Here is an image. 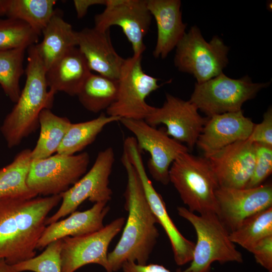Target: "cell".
<instances>
[{
	"label": "cell",
	"mask_w": 272,
	"mask_h": 272,
	"mask_svg": "<svg viewBox=\"0 0 272 272\" xmlns=\"http://www.w3.org/2000/svg\"><path fill=\"white\" fill-rule=\"evenodd\" d=\"M269 82L253 83L247 75L238 79L223 73L200 84H195L189 101L208 117L241 110L246 101L254 98Z\"/></svg>",
	"instance_id": "cell-7"
},
{
	"label": "cell",
	"mask_w": 272,
	"mask_h": 272,
	"mask_svg": "<svg viewBox=\"0 0 272 272\" xmlns=\"http://www.w3.org/2000/svg\"><path fill=\"white\" fill-rule=\"evenodd\" d=\"M257 263L272 272V235L258 241L250 251Z\"/></svg>",
	"instance_id": "cell-35"
},
{
	"label": "cell",
	"mask_w": 272,
	"mask_h": 272,
	"mask_svg": "<svg viewBox=\"0 0 272 272\" xmlns=\"http://www.w3.org/2000/svg\"><path fill=\"white\" fill-rule=\"evenodd\" d=\"M121 161L127 175L123 195L128 216L120 239L108 253L111 272L121 269L125 262L146 264L159 236L156 226L158 221L147 200L141 179L123 151Z\"/></svg>",
	"instance_id": "cell-2"
},
{
	"label": "cell",
	"mask_w": 272,
	"mask_h": 272,
	"mask_svg": "<svg viewBox=\"0 0 272 272\" xmlns=\"http://www.w3.org/2000/svg\"><path fill=\"white\" fill-rule=\"evenodd\" d=\"M125 221V218L119 217L93 233L62 239L61 272H75L90 263L100 265L106 272H111L108 261V247Z\"/></svg>",
	"instance_id": "cell-12"
},
{
	"label": "cell",
	"mask_w": 272,
	"mask_h": 272,
	"mask_svg": "<svg viewBox=\"0 0 272 272\" xmlns=\"http://www.w3.org/2000/svg\"><path fill=\"white\" fill-rule=\"evenodd\" d=\"M107 203H95L87 210L75 211L65 219L48 225L38 242L37 249L67 236H80L100 230L104 226L103 220L110 210Z\"/></svg>",
	"instance_id": "cell-21"
},
{
	"label": "cell",
	"mask_w": 272,
	"mask_h": 272,
	"mask_svg": "<svg viewBox=\"0 0 272 272\" xmlns=\"http://www.w3.org/2000/svg\"><path fill=\"white\" fill-rule=\"evenodd\" d=\"M61 200L60 194L0 197V259L14 265L35 256L47 216Z\"/></svg>",
	"instance_id": "cell-1"
},
{
	"label": "cell",
	"mask_w": 272,
	"mask_h": 272,
	"mask_svg": "<svg viewBox=\"0 0 272 272\" xmlns=\"http://www.w3.org/2000/svg\"><path fill=\"white\" fill-rule=\"evenodd\" d=\"M119 121L134 135L140 151L149 153L147 167L153 179L167 185L171 164L180 155L188 152V148L144 119L122 118Z\"/></svg>",
	"instance_id": "cell-11"
},
{
	"label": "cell",
	"mask_w": 272,
	"mask_h": 272,
	"mask_svg": "<svg viewBox=\"0 0 272 272\" xmlns=\"http://www.w3.org/2000/svg\"><path fill=\"white\" fill-rule=\"evenodd\" d=\"M104 11L95 15L94 28L102 32L110 27H120L131 45L133 55H142L146 49L144 38L152 16L147 0H106Z\"/></svg>",
	"instance_id": "cell-13"
},
{
	"label": "cell",
	"mask_w": 272,
	"mask_h": 272,
	"mask_svg": "<svg viewBox=\"0 0 272 272\" xmlns=\"http://www.w3.org/2000/svg\"><path fill=\"white\" fill-rule=\"evenodd\" d=\"M123 150L139 175L146 198L158 223L163 227L169 239L176 263L183 265L190 262L195 243L182 235L169 216L162 196L155 190L148 177L141 151L136 141L133 140L127 141Z\"/></svg>",
	"instance_id": "cell-14"
},
{
	"label": "cell",
	"mask_w": 272,
	"mask_h": 272,
	"mask_svg": "<svg viewBox=\"0 0 272 272\" xmlns=\"http://www.w3.org/2000/svg\"><path fill=\"white\" fill-rule=\"evenodd\" d=\"M122 272H171L162 265L149 264L141 265L134 262H125L121 267ZM177 272H181L178 270Z\"/></svg>",
	"instance_id": "cell-36"
},
{
	"label": "cell",
	"mask_w": 272,
	"mask_h": 272,
	"mask_svg": "<svg viewBox=\"0 0 272 272\" xmlns=\"http://www.w3.org/2000/svg\"><path fill=\"white\" fill-rule=\"evenodd\" d=\"M248 140L253 143L272 147L271 107H269L264 113L261 122L255 124Z\"/></svg>",
	"instance_id": "cell-34"
},
{
	"label": "cell",
	"mask_w": 272,
	"mask_h": 272,
	"mask_svg": "<svg viewBox=\"0 0 272 272\" xmlns=\"http://www.w3.org/2000/svg\"><path fill=\"white\" fill-rule=\"evenodd\" d=\"M0 272H17L12 265L8 264L4 259H0Z\"/></svg>",
	"instance_id": "cell-38"
},
{
	"label": "cell",
	"mask_w": 272,
	"mask_h": 272,
	"mask_svg": "<svg viewBox=\"0 0 272 272\" xmlns=\"http://www.w3.org/2000/svg\"><path fill=\"white\" fill-rule=\"evenodd\" d=\"M26 81L19 98L5 118L1 132L9 148L20 144L39 126V117L44 109L52 107L55 93L48 90L46 70L35 44L28 48Z\"/></svg>",
	"instance_id": "cell-3"
},
{
	"label": "cell",
	"mask_w": 272,
	"mask_h": 272,
	"mask_svg": "<svg viewBox=\"0 0 272 272\" xmlns=\"http://www.w3.org/2000/svg\"><path fill=\"white\" fill-rule=\"evenodd\" d=\"M147 7L157 26L153 51L155 58L164 59L176 47L185 32L180 0H147Z\"/></svg>",
	"instance_id": "cell-20"
},
{
	"label": "cell",
	"mask_w": 272,
	"mask_h": 272,
	"mask_svg": "<svg viewBox=\"0 0 272 272\" xmlns=\"http://www.w3.org/2000/svg\"><path fill=\"white\" fill-rule=\"evenodd\" d=\"M196 106L189 100L184 101L167 93L166 99L160 107H153L145 119L155 127L160 124L166 125V133L179 142L185 143L192 149L196 145L207 121Z\"/></svg>",
	"instance_id": "cell-15"
},
{
	"label": "cell",
	"mask_w": 272,
	"mask_h": 272,
	"mask_svg": "<svg viewBox=\"0 0 272 272\" xmlns=\"http://www.w3.org/2000/svg\"><path fill=\"white\" fill-rule=\"evenodd\" d=\"M42 41L35 46L46 71L59 58L78 45L77 31L66 22L61 13H54L43 30Z\"/></svg>",
	"instance_id": "cell-23"
},
{
	"label": "cell",
	"mask_w": 272,
	"mask_h": 272,
	"mask_svg": "<svg viewBox=\"0 0 272 272\" xmlns=\"http://www.w3.org/2000/svg\"><path fill=\"white\" fill-rule=\"evenodd\" d=\"M270 235H272V207L249 217L229 233L233 243L249 252L258 241Z\"/></svg>",
	"instance_id": "cell-29"
},
{
	"label": "cell",
	"mask_w": 272,
	"mask_h": 272,
	"mask_svg": "<svg viewBox=\"0 0 272 272\" xmlns=\"http://www.w3.org/2000/svg\"><path fill=\"white\" fill-rule=\"evenodd\" d=\"M216 196L217 215L230 232L249 217L272 207L270 184L243 188L219 186Z\"/></svg>",
	"instance_id": "cell-16"
},
{
	"label": "cell",
	"mask_w": 272,
	"mask_h": 272,
	"mask_svg": "<svg viewBox=\"0 0 272 272\" xmlns=\"http://www.w3.org/2000/svg\"><path fill=\"white\" fill-rule=\"evenodd\" d=\"M91 73L87 61L78 47L71 49L46 71V80L49 90L55 94L63 92L77 96Z\"/></svg>",
	"instance_id": "cell-22"
},
{
	"label": "cell",
	"mask_w": 272,
	"mask_h": 272,
	"mask_svg": "<svg viewBox=\"0 0 272 272\" xmlns=\"http://www.w3.org/2000/svg\"><path fill=\"white\" fill-rule=\"evenodd\" d=\"M255 160L251 177L246 188L258 186L272 172V147L254 143Z\"/></svg>",
	"instance_id": "cell-33"
},
{
	"label": "cell",
	"mask_w": 272,
	"mask_h": 272,
	"mask_svg": "<svg viewBox=\"0 0 272 272\" xmlns=\"http://www.w3.org/2000/svg\"><path fill=\"white\" fill-rule=\"evenodd\" d=\"M62 244V239L54 241L39 255L12 265L17 272H61Z\"/></svg>",
	"instance_id": "cell-32"
},
{
	"label": "cell",
	"mask_w": 272,
	"mask_h": 272,
	"mask_svg": "<svg viewBox=\"0 0 272 272\" xmlns=\"http://www.w3.org/2000/svg\"><path fill=\"white\" fill-rule=\"evenodd\" d=\"M169 176L188 210L217 214L216 191L219 185L206 158L184 153L171 164Z\"/></svg>",
	"instance_id": "cell-4"
},
{
	"label": "cell",
	"mask_w": 272,
	"mask_h": 272,
	"mask_svg": "<svg viewBox=\"0 0 272 272\" xmlns=\"http://www.w3.org/2000/svg\"><path fill=\"white\" fill-rule=\"evenodd\" d=\"M8 0H0V17L6 16Z\"/></svg>",
	"instance_id": "cell-39"
},
{
	"label": "cell",
	"mask_w": 272,
	"mask_h": 272,
	"mask_svg": "<svg viewBox=\"0 0 272 272\" xmlns=\"http://www.w3.org/2000/svg\"><path fill=\"white\" fill-rule=\"evenodd\" d=\"M117 116L106 115L101 113L92 120L71 123L58 150L57 154L70 156L80 152L91 144L98 135L107 125L119 121Z\"/></svg>",
	"instance_id": "cell-25"
},
{
	"label": "cell",
	"mask_w": 272,
	"mask_h": 272,
	"mask_svg": "<svg viewBox=\"0 0 272 272\" xmlns=\"http://www.w3.org/2000/svg\"><path fill=\"white\" fill-rule=\"evenodd\" d=\"M54 0H8L6 16L22 21L40 35L55 10Z\"/></svg>",
	"instance_id": "cell-28"
},
{
	"label": "cell",
	"mask_w": 272,
	"mask_h": 272,
	"mask_svg": "<svg viewBox=\"0 0 272 272\" xmlns=\"http://www.w3.org/2000/svg\"><path fill=\"white\" fill-rule=\"evenodd\" d=\"M87 152L70 156L56 154L32 161L27 178L28 187L38 195H59L75 184L87 172Z\"/></svg>",
	"instance_id": "cell-9"
},
{
	"label": "cell",
	"mask_w": 272,
	"mask_h": 272,
	"mask_svg": "<svg viewBox=\"0 0 272 272\" xmlns=\"http://www.w3.org/2000/svg\"><path fill=\"white\" fill-rule=\"evenodd\" d=\"M78 48L91 71L117 80L124 58L114 49L109 31L102 32L94 27L77 32Z\"/></svg>",
	"instance_id": "cell-19"
},
{
	"label": "cell",
	"mask_w": 272,
	"mask_h": 272,
	"mask_svg": "<svg viewBox=\"0 0 272 272\" xmlns=\"http://www.w3.org/2000/svg\"><path fill=\"white\" fill-rule=\"evenodd\" d=\"M26 48L0 51V85L11 101L16 103L21 94L20 80L24 73Z\"/></svg>",
	"instance_id": "cell-30"
},
{
	"label": "cell",
	"mask_w": 272,
	"mask_h": 272,
	"mask_svg": "<svg viewBox=\"0 0 272 272\" xmlns=\"http://www.w3.org/2000/svg\"><path fill=\"white\" fill-rule=\"evenodd\" d=\"M142 59L141 54L124 58L117 80V97L106 110L107 115L145 120L151 112L154 106L146 99L161 86L158 84V78L143 71Z\"/></svg>",
	"instance_id": "cell-8"
},
{
	"label": "cell",
	"mask_w": 272,
	"mask_h": 272,
	"mask_svg": "<svg viewBox=\"0 0 272 272\" xmlns=\"http://www.w3.org/2000/svg\"><path fill=\"white\" fill-rule=\"evenodd\" d=\"M117 92V80L91 73L77 96L86 109L96 113L106 110L115 101Z\"/></svg>",
	"instance_id": "cell-27"
},
{
	"label": "cell",
	"mask_w": 272,
	"mask_h": 272,
	"mask_svg": "<svg viewBox=\"0 0 272 272\" xmlns=\"http://www.w3.org/2000/svg\"><path fill=\"white\" fill-rule=\"evenodd\" d=\"M178 215L188 221L196 234L192 258L188 267L181 272H210L212 264L241 263L243 256L229 237L230 232L216 214L197 215L183 207Z\"/></svg>",
	"instance_id": "cell-5"
},
{
	"label": "cell",
	"mask_w": 272,
	"mask_h": 272,
	"mask_svg": "<svg viewBox=\"0 0 272 272\" xmlns=\"http://www.w3.org/2000/svg\"><path fill=\"white\" fill-rule=\"evenodd\" d=\"M115 161L112 147L100 151L91 169L75 184L60 194L62 203L58 210L47 218L46 226L76 211L86 199L92 202L107 203L112 191L109 186V177Z\"/></svg>",
	"instance_id": "cell-10"
},
{
	"label": "cell",
	"mask_w": 272,
	"mask_h": 272,
	"mask_svg": "<svg viewBox=\"0 0 272 272\" xmlns=\"http://www.w3.org/2000/svg\"><path fill=\"white\" fill-rule=\"evenodd\" d=\"M31 154V150L24 149L10 164L0 169V197L13 195L34 198L38 196L26 182L32 162Z\"/></svg>",
	"instance_id": "cell-26"
},
{
	"label": "cell",
	"mask_w": 272,
	"mask_h": 272,
	"mask_svg": "<svg viewBox=\"0 0 272 272\" xmlns=\"http://www.w3.org/2000/svg\"><path fill=\"white\" fill-rule=\"evenodd\" d=\"M219 186L246 188L255 160V145L248 139L236 142L209 155Z\"/></svg>",
	"instance_id": "cell-17"
},
{
	"label": "cell",
	"mask_w": 272,
	"mask_h": 272,
	"mask_svg": "<svg viewBox=\"0 0 272 272\" xmlns=\"http://www.w3.org/2000/svg\"><path fill=\"white\" fill-rule=\"evenodd\" d=\"M229 50L218 36L207 42L198 27L193 26L176 46L174 65L178 71L192 75L196 83H202L223 73L229 62Z\"/></svg>",
	"instance_id": "cell-6"
},
{
	"label": "cell",
	"mask_w": 272,
	"mask_h": 272,
	"mask_svg": "<svg viewBox=\"0 0 272 272\" xmlns=\"http://www.w3.org/2000/svg\"><path fill=\"white\" fill-rule=\"evenodd\" d=\"M39 36L27 23L10 18L0 19V51L35 44Z\"/></svg>",
	"instance_id": "cell-31"
},
{
	"label": "cell",
	"mask_w": 272,
	"mask_h": 272,
	"mask_svg": "<svg viewBox=\"0 0 272 272\" xmlns=\"http://www.w3.org/2000/svg\"><path fill=\"white\" fill-rule=\"evenodd\" d=\"M254 125L242 110L207 117L196 145L207 157L234 143L247 140Z\"/></svg>",
	"instance_id": "cell-18"
},
{
	"label": "cell",
	"mask_w": 272,
	"mask_h": 272,
	"mask_svg": "<svg viewBox=\"0 0 272 272\" xmlns=\"http://www.w3.org/2000/svg\"><path fill=\"white\" fill-rule=\"evenodd\" d=\"M73 2L79 19L82 18L86 15L91 6L96 5H105L106 3V0H75Z\"/></svg>",
	"instance_id": "cell-37"
},
{
	"label": "cell",
	"mask_w": 272,
	"mask_h": 272,
	"mask_svg": "<svg viewBox=\"0 0 272 272\" xmlns=\"http://www.w3.org/2000/svg\"><path fill=\"white\" fill-rule=\"evenodd\" d=\"M71 123L68 118L57 116L50 109L42 110L39 117V137L31 150L32 161L47 158L57 152Z\"/></svg>",
	"instance_id": "cell-24"
}]
</instances>
